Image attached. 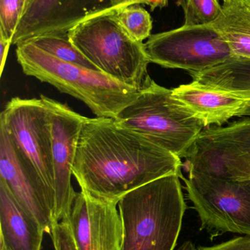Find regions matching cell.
<instances>
[{
    "label": "cell",
    "instance_id": "8",
    "mask_svg": "<svg viewBox=\"0 0 250 250\" xmlns=\"http://www.w3.org/2000/svg\"><path fill=\"white\" fill-rule=\"evenodd\" d=\"M0 128L32 163L54 193L51 128L44 101L41 98H12L1 111Z\"/></svg>",
    "mask_w": 250,
    "mask_h": 250
},
{
    "label": "cell",
    "instance_id": "16",
    "mask_svg": "<svg viewBox=\"0 0 250 250\" xmlns=\"http://www.w3.org/2000/svg\"><path fill=\"white\" fill-rule=\"evenodd\" d=\"M211 26L230 47L233 57L250 59V0H223Z\"/></svg>",
    "mask_w": 250,
    "mask_h": 250
},
{
    "label": "cell",
    "instance_id": "10",
    "mask_svg": "<svg viewBox=\"0 0 250 250\" xmlns=\"http://www.w3.org/2000/svg\"><path fill=\"white\" fill-rule=\"evenodd\" d=\"M49 117L54 170V218H67L77 192L71 183L72 167L82 126L87 117L67 104L41 95Z\"/></svg>",
    "mask_w": 250,
    "mask_h": 250
},
{
    "label": "cell",
    "instance_id": "22",
    "mask_svg": "<svg viewBox=\"0 0 250 250\" xmlns=\"http://www.w3.org/2000/svg\"><path fill=\"white\" fill-rule=\"evenodd\" d=\"M26 0H0V36L11 41Z\"/></svg>",
    "mask_w": 250,
    "mask_h": 250
},
{
    "label": "cell",
    "instance_id": "14",
    "mask_svg": "<svg viewBox=\"0 0 250 250\" xmlns=\"http://www.w3.org/2000/svg\"><path fill=\"white\" fill-rule=\"evenodd\" d=\"M0 250H41L45 233L0 180Z\"/></svg>",
    "mask_w": 250,
    "mask_h": 250
},
{
    "label": "cell",
    "instance_id": "11",
    "mask_svg": "<svg viewBox=\"0 0 250 250\" xmlns=\"http://www.w3.org/2000/svg\"><path fill=\"white\" fill-rule=\"evenodd\" d=\"M0 180L21 207L50 234L56 223L54 195L32 163L0 128Z\"/></svg>",
    "mask_w": 250,
    "mask_h": 250
},
{
    "label": "cell",
    "instance_id": "3",
    "mask_svg": "<svg viewBox=\"0 0 250 250\" xmlns=\"http://www.w3.org/2000/svg\"><path fill=\"white\" fill-rule=\"evenodd\" d=\"M16 55L25 75L79 100L96 117L115 119L139 94L102 72L62 61L29 41L16 45Z\"/></svg>",
    "mask_w": 250,
    "mask_h": 250
},
{
    "label": "cell",
    "instance_id": "25",
    "mask_svg": "<svg viewBox=\"0 0 250 250\" xmlns=\"http://www.w3.org/2000/svg\"><path fill=\"white\" fill-rule=\"evenodd\" d=\"M12 45V41L5 39L2 36H0V73H2L4 70V64L7 60V54L10 45Z\"/></svg>",
    "mask_w": 250,
    "mask_h": 250
},
{
    "label": "cell",
    "instance_id": "18",
    "mask_svg": "<svg viewBox=\"0 0 250 250\" xmlns=\"http://www.w3.org/2000/svg\"><path fill=\"white\" fill-rule=\"evenodd\" d=\"M214 148L233 154L250 153V119L204 129L198 137Z\"/></svg>",
    "mask_w": 250,
    "mask_h": 250
},
{
    "label": "cell",
    "instance_id": "26",
    "mask_svg": "<svg viewBox=\"0 0 250 250\" xmlns=\"http://www.w3.org/2000/svg\"><path fill=\"white\" fill-rule=\"evenodd\" d=\"M169 0H142L143 4H147L154 10L157 8H162L168 4Z\"/></svg>",
    "mask_w": 250,
    "mask_h": 250
},
{
    "label": "cell",
    "instance_id": "6",
    "mask_svg": "<svg viewBox=\"0 0 250 250\" xmlns=\"http://www.w3.org/2000/svg\"><path fill=\"white\" fill-rule=\"evenodd\" d=\"M187 170L188 179L182 178L199 215L201 230L211 239L226 233L250 236V182Z\"/></svg>",
    "mask_w": 250,
    "mask_h": 250
},
{
    "label": "cell",
    "instance_id": "2",
    "mask_svg": "<svg viewBox=\"0 0 250 250\" xmlns=\"http://www.w3.org/2000/svg\"><path fill=\"white\" fill-rule=\"evenodd\" d=\"M182 177L163 176L120 198L121 250H174L186 210Z\"/></svg>",
    "mask_w": 250,
    "mask_h": 250
},
{
    "label": "cell",
    "instance_id": "20",
    "mask_svg": "<svg viewBox=\"0 0 250 250\" xmlns=\"http://www.w3.org/2000/svg\"><path fill=\"white\" fill-rule=\"evenodd\" d=\"M116 16L126 32L139 42L151 36L153 21L150 13L142 4H133L121 7Z\"/></svg>",
    "mask_w": 250,
    "mask_h": 250
},
{
    "label": "cell",
    "instance_id": "17",
    "mask_svg": "<svg viewBox=\"0 0 250 250\" xmlns=\"http://www.w3.org/2000/svg\"><path fill=\"white\" fill-rule=\"evenodd\" d=\"M189 74L195 82L236 94L250 101V59L233 57L220 65ZM240 117H250V102Z\"/></svg>",
    "mask_w": 250,
    "mask_h": 250
},
{
    "label": "cell",
    "instance_id": "4",
    "mask_svg": "<svg viewBox=\"0 0 250 250\" xmlns=\"http://www.w3.org/2000/svg\"><path fill=\"white\" fill-rule=\"evenodd\" d=\"M116 12L85 19L68 31L69 39L98 70L114 80L140 90L151 63L145 43L132 38Z\"/></svg>",
    "mask_w": 250,
    "mask_h": 250
},
{
    "label": "cell",
    "instance_id": "21",
    "mask_svg": "<svg viewBox=\"0 0 250 250\" xmlns=\"http://www.w3.org/2000/svg\"><path fill=\"white\" fill-rule=\"evenodd\" d=\"M184 14L185 26H207L214 23L221 14L218 0H178Z\"/></svg>",
    "mask_w": 250,
    "mask_h": 250
},
{
    "label": "cell",
    "instance_id": "24",
    "mask_svg": "<svg viewBox=\"0 0 250 250\" xmlns=\"http://www.w3.org/2000/svg\"><path fill=\"white\" fill-rule=\"evenodd\" d=\"M198 250H250V236L235 238L212 247H199Z\"/></svg>",
    "mask_w": 250,
    "mask_h": 250
},
{
    "label": "cell",
    "instance_id": "9",
    "mask_svg": "<svg viewBox=\"0 0 250 250\" xmlns=\"http://www.w3.org/2000/svg\"><path fill=\"white\" fill-rule=\"evenodd\" d=\"M142 0H26L12 45L47 34H66L85 19Z\"/></svg>",
    "mask_w": 250,
    "mask_h": 250
},
{
    "label": "cell",
    "instance_id": "13",
    "mask_svg": "<svg viewBox=\"0 0 250 250\" xmlns=\"http://www.w3.org/2000/svg\"><path fill=\"white\" fill-rule=\"evenodd\" d=\"M173 90L178 101L186 105L204 123L221 126L230 119L240 117L250 101L239 95L193 81Z\"/></svg>",
    "mask_w": 250,
    "mask_h": 250
},
{
    "label": "cell",
    "instance_id": "15",
    "mask_svg": "<svg viewBox=\"0 0 250 250\" xmlns=\"http://www.w3.org/2000/svg\"><path fill=\"white\" fill-rule=\"evenodd\" d=\"M185 159L187 170L231 180L250 182V153L226 152L198 138Z\"/></svg>",
    "mask_w": 250,
    "mask_h": 250
},
{
    "label": "cell",
    "instance_id": "19",
    "mask_svg": "<svg viewBox=\"0 0 250 250\" xmlns=\"http://www.w3.org/2000/svg\"><path fill=\"white\" fill-rule=\"evenodd\" d=\"M29 42L62 61L77 64L91 70H98L72 43L68 33L47 34L36 37Z\"/></svg>",
    "mask_w": 250,
    "mask_h": 250
},
{
    "label": "cell",
    "instance_id": "7",
    "mask_svg": "<svg viewBox=\"0 0 250 250\" xmlns=\"http://www.w3.org/2000/svg\"><path fill=\"white\" fill-rule=\"evenodd\" d=\"M150 62L166 68L200 73L233 57L230 47L211 26H185L151 35L145 43Z\"/></svg>",
    "mask_w": 250,
    "mask_h": 250
},
{
    "label": "cell",
    "instance_id": "23",
    "mask_svg": "<svg viewBox=\"0 0 250 250\" xmlns=\"http://www.w3.org/2000/svg\"><path fill=\"white\" fill-rule=\"evenodd\" d=\"M49 235L54 250H78L67 220L56 223Z\"/></svg>",
    "mask_w": 250,
    "mask_h": 250
},
{
    "label": "cell",
    "instance_id": "5",
    "mask_svg": "<svg viewBox=\"0 0 250 250\" xmlns=\"http://www.w3.org/2000/svg\"><path fill=\"white\" fill-rule=\"evenodd\" d=\"M115 120L156 145L185 158L204 130L203 122L178 101L173 90L148 76L136 99Z\"/></svg>",
    "mask_w": 250,
    "mask_h": 250
},
{
    "label": "cell",
    "instance_id": "12",
    "mask_svg": "<svg viewBox=\"0 0 250 250\" xmlns=\"http://www.w3.org/2000/svg\"><path fill=\"white\" fill-rule=\"evenodd\" d=\"M118 202L77 192L67 220L78 250H121L123 225Z\"/></svg>",
    "mask_w": 250,
    "mask_h": 250
},
{
    "label": "cell",
    "instance_id": "1",
    "mask_svg": "<svg viewBox=\"0 0 250 250\" xmlns=\"http://www.w3.org/2000/svg\"><path fill=\"white\" fill-rule=\"evenodd\" d=\"M180 157L106 117L86 118L72 167L81 190L119 202L131 191L163 176H182Z\"/></svg>",
    "mask_w": 250,
    "mask_h": 250
},
{
    "label": "cell",
    "instance_id": "27",
    "mask_svg": "<svg viewBox=\"0 0 250 250\" xmlns=\"http://www.w3.org/2000/svg\"><path fill=\"white\" fill-rule=\"evenodd\" d=\"M178 250H198V249L195 248V245H193L192 242L187 241V242L183 243V245Z\"/></svg>",
    "mask_w": 250,
    "mask_h": 250
}]
</instances>
